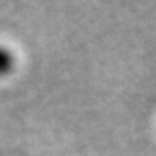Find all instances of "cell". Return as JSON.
I'll list each match as a JSON object with an SVG mask.
<instances>
[{"mask_svg":"<svg viewBox=\"0 0 156 156\" xmlns=\"http://www.w3.org/2000/svg\"><path fill=\"white\" fill-rule=\"evenodd\" d=\"M14 68V56L5 47H0V76L9 75Z\"/></svg>","mask_w":156,"mask_h":156,"instance_id":"obj_1","label":"cell"}]
</instances>
